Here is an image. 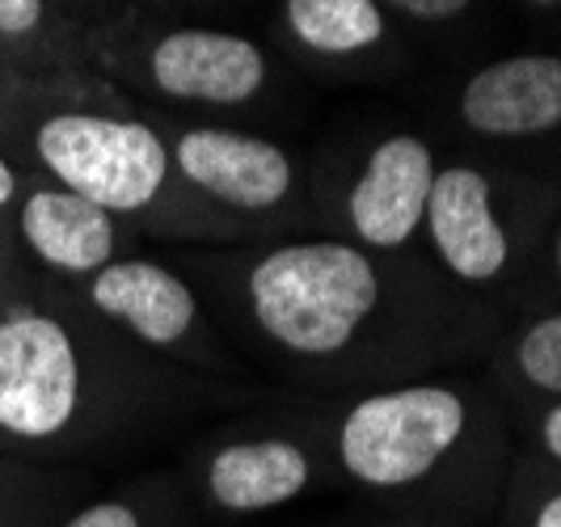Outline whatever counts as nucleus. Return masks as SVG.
<instances>
[{"label": "nucleus", "instance_id": "obj_2", "mask_svg": "<svg viewBox=\"0 0 561 527\" xmlns=\"http://www.w3.org/2000/svg\"><path fill=\"white\" fill-rule=\"evenodd\" d=\"M4 127H18L13 139L30 152L38 177L77 191L123 220L152 216L173 195L178 173L169 161V144L140 118L51 102L26 118L9 114Z\"/></svg>", "mask_w": 561, "mask_h": 527}, {"label": "nucleus", "instance_id": "obj_22", "mask_svg": "<svg viewBox=\"0 0 561 527\" xmlns=\"http://www.w3.org/2000/svg\"><path fill=\"white\" fill-rule=\"evenodd\" d=\"M536 527H561V494L540 506V515H536Z\"/></svg>", "mask_w": 561, "mask_h": 527}, {"label": "nucleus", "instance_id": "obj_13", "mask_svg": "<svg viewBox=\"0 0 561 527\" xmlns=\"http://www.w3.org/2000/svg\"><path fill=\"white\" fill-rule=\"evenodd\" d=\"M84 490H93L89 469H59L0 451V527H51Z\"/></svg>", "mask_w": 561, "mask_h": 527}, {"label": "nucleus", "instance_id": "obj_1", "mask_svg": "<svg viewBox=\"0 0 561 527\" xmlns=\"http://www.w3.org/2000/svg\"><path fill=\"white\" fill-rule=\"evenodd\" d=\"M136 426V371L72 296L0 312V451L93 469Z\"/></svg>", "mask_w": 561, "mask_h": 527}, {"label": "nucleus", "instance_id": "obj_18", "mask_svg": "<svg viewBox=\"0 0 561 527\" xmlns=\"http://www.w3.org/2000/svg\"><path fill=\"white\" fill-rule=\"evenodd\" d=\"M43 0H0V38H30L43 26Z\"/></svg>", "mask_w": 561, "mask_h": 527}, {"label": "nucleus", "instance_id": "obj_14", "mask_svg": "<svg viewBox=\"0 0 561 527\" xmlns=\"http://www.w3.org/2000/svg\"><path fill=\"white\" fill-rule=\"evenodd\" d=\"M291 34L317 56H359L385 38L376 0H283Z\"/></svg>", "mask_w": 561, "mask_h": 527}, {"label": "nucleus", "instance_id": "obj_11", "mask_svg": "<svg viewBox=\"0 0 561 527\" xmlns=\"http://www.w3.org/2000/svg\"><path fill=\"white\" fill-rule=\"evenodd\" d=\"M460 118L499 139L561 127V56H511L473 72L460 93Z\"/></svg>", "mask_w": 561, "mask_h": 527}, {"label": "nucleus", "instance_id": "obj_10", "mask_svg": "<svg viewBox=\"0 0 561 527\" xmlns=\"http://www.w3.org/2000/svg\"><path fill=\"white\" fill-rule=\"evenodd\" d=\"M203 502L220 515H266L312 485V456L291 435H250L220 444L198 472Z\"/></svg>", "mask_w": 561, "mask_h": 527}, {"label": "nucleus", "instance_id": "obj_12", "mask_svg": "<svg viewBox=\"0 0 561 527\" xmlns=\"http://www.w3.org/2000/svg\"><path fill=\"white\" fill-rule=\"evenodd\" d=\"M431 241L456 278L490 283L506 266V232L490 207V182L481 169L448 165L435 169L426 198Z\"/></svg>", "mask_w": 561, "mask_h": 527}, {"label": "nucleus", "instance_id": "obj_6", "mask_svg": "<svg viewBox=\"0 0 561 527\" xmlns=\"http://www.w3.org/2000/svg\"><path fill=\"white\" fill-rule=\"evenodd\" d=\"M72 300L148 351H182L198 333V296L182 275L152 257H118L84 283H72Z\"/></svg>", "mask_w": 561, "mask_h": 527}, {"label": "nucleus", "instance_id": "obj_19", "mask_svg": "<svg viewBox=\"0 0 561 527\" xmlns=\"http://www.w3.org/2000/svg\"><path fill=\"white\" fill-rule=\"evenodd\" d=\"M389 4H397V9L410 13V18H422V22H444V18L465 13L473 0H389Z\"/></svg>", "mask_w": 561, "mask_h": 527}, {"label": "nucleus", "instance_id": "obj_3", "mask_svg": "<svg viewBox=\"0 0 561 527\" xmlns=\"http://www.w3.org/2000/svg\"><path fill=\"white\" fill-rule=\"evenodd\" d=\"M245 305L266 342L296 359H337L385 305L376 262L342 241H296L257 257Z\"/></svg>", "mask_w": 561, "mask_h": 527}, {"label": "nucleus", "instance_id": "obj_7", "mask_svg": "<svg viewBox=\"0 0 561 527\" xmlns=\"http://www.w3.org/2000/svg\"><path fill=\"white\" fill-rule=\"evenodd\" d=\"M173 173L198 191L216 198L232 211H275L291 198L296 186V165L279 144L228 127H191L169 144Z\"/></svg>", "mask_w": 561, "mask_h": 527}, {"label": "nucleus", "instance_id": "obj_23", "mask_svg": "<svg viewBox=\"0 0 561 527\" xmlns=\"http://www.w3.org/2000/svg\"><path fill=\"white\" fill-rule=\"evenodd\" d=\"M553 257H558V271H561V232H558V245H553Z\"/></svg>", "mask_w": 561, "mask_h": 527}, {"label": "nucleus", "instance_id": "obj_17", "mask_svg": "<svg viewBox=\"0 0 561 527\" xmlns=\"http://www.w3.org/2000/svg\"><path fill=\"white\" fill-rule=\"evenodd\" d=\"M30 177H34V173L18 165V157H13L9 148H0V237H4V245H9V220H13V207H18V198L26 195Z\"/></svg>", "mask_w": 561, "mask_h": 527}, {"label": "nucleus", "instance_id": "obj_5", "mask_svg": "<svg viewBox=\"0 0 561 527\" xmlns=\"http://www.w3.org/2000/svg\"><path fill=\"white\" fill-rule=\"evenodd\" d=\"M123 216L34 173L9 220V250L18 262L26 257L47 278L84 283L123 257Z\"/></svg>", "mask_w": 561, "mask_h": 527}, {"label": "nucleus", "instance_id": "obj_20", "mask_svg": "<svg viewBox=\"0 0 561 527\" xmlns=\"http://www.w3.org/2000/svg\"><path fill=\"white\" fill-rule=\"evenodd\" d=\"M18 257H13V250L4 245V237H0V312L13 305H22V300H30L26 287H18Z\"/></svg>", "mask_w": 561, "mask_h": 527}, {"label": "nucleus", "instance_id": "obj_24", "mask_svg": "<svg viewBox=\"0 0 561 527\" xmlns=\"http://www.w3.org/2000/svg\"><path fill=\"white\" fill-rule=\"evenodd\" d=\"M533 4H561V0H533Z\"/></svg>", "mask_w": 561, "mask_h": 527}, {"label": "nucleus", "instance_id": "obj_4", "mask_svg": "<svg viewBox=\"0 0 561 527\" xmlns=\"http://www.w3.org/2000/svg\"><path fill=\"white\" fill-rule=\"evenodd\" d=\"M469 426V405L444 385H405L355 401L337 426V465L376 494L422 485Z\"/></svg>", "mask_w": 561, "mask_h": 527}, {"label": "nucleus", "instance_id": "obj_21", "mask_svg": "<svg viewBox=\"0 0 561 527\" xmlns=\"http://www.w3.org/2000/svg\"><path fill=\"white\" fill-rule=\"evenodd\" d=\"M540 435H545V447H549V451L561 460V405H553V410H549V417H545V431H540Z\"/></svg>", "mask_w": 561, "mask_h": 527}, {"label": "nucleus", "instance_id": "obj_15", "mask_svg": "<svg viewBox=\"0 0 561 527\" xmlns=\"http://www.w3.org/2000/svg\"><path fill=\"white\" fill-rule=\"evenodd\" d=\"M169 494L161 481H127L114 490H84L51 527H169Z\"/></svg>", "mask_w": 561, "mask_h": 527}, {"label": "nucleus", "instance_id": "obj_8", "mask_svg": "<svg viewBox=\"0 0 561 527\" xmlns=\"http://www.w3.org/2000/svg\"><path fill=\"white\" fill-rule=\"evenodd\" d=\"M148 81L173 102L241 106L266 84L262 47L225 30H173L148 51Z\"/></svg>", "mask_w": 561, "mask_h": 527}, {"label": "nucleus", "instance_id": "obj_16", "mask_svg": "<svg viewBox=\"0 0 561 527\" xmlns=\"http://www.w3.org/2000/svg\"><path fill=\"white\" fill-rule=\"evenodd\" d=\"M519 371L536 389L561 392V312L536 321L533 330L519 337Z\"/></svg>", "mask_w": 561, "mask_h": 527}, {"label": "nucleus", "instance_id": "obj_9", "mask_svg": "<svg viewBox=\"0 0 561 527\" xmlns=\"http://www.w3.org/2000/svg\"><path fill=\"white\" fill-rule=\"evenodd\" d=\"M435 157L419 136L380 139L359 182L346 195V216L367 250H401L426 220Z\"/></svg>", "mask_w": 561, "mask_h": 527}]
</instances>
